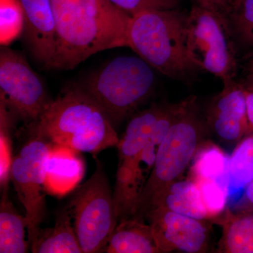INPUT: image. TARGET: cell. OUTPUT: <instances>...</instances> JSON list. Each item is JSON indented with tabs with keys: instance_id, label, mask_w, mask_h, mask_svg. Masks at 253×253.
<instances>
[{
	"instance_id": "6da1fadb",
	"label": "cell",
	"mask_w": 253,
	"mask_h": 253,
	"mask_svg": "<svg viewBox=\"0 0 253 253\" xmlns=\"http://www.w3.org/2000/svg\"><path fill=\"white\" fill-rule=\"evenodd\" d=\"M56 51L50 69L68 71L92 55L128 47L131 16L108 0H51Z\"/></svg>"
},
{
	"instance_id": "7a4b0ae2",
	"label": "cell",
	"mask_w": 253,
	"mask_h": 253,
	"mask_svg": "<svg viewBox=\"0 0 253 253\" xmlns=\"http://www.w3.org/2000/svg\"><path fill=\"white\" fill-rule=\"evenodd\" d=\"M31 126L33 135L94 156L120 141L109 116L79 84L63 89Z\"/></svg>"
},
{
	"instance_id": "3957f363",
	"label": "cell",
	"mask_w": 253,
	"mask_h": 253,
	"mask_svg": "<svg viewBox=\"0 0 253 253\" xmlns=\"http://www.w3.org/2000/svg\"><path fill=\"white\" fill-rule=\"evenodd\" d=\"M188 13L179 8L150 9L131 16L128 47L164 76L190 83L200 71L186 45Z\"/></svg>"
},
{
	"instance_id": "277c9868",
	"label": "cell",
	"mask_w": 253,
	"mask_h": 253,
	"mask_svg": "<svg viewBox=\"0 0 253 253\" xmlns=\"http://www.w3.org/2000/svg\"><path fill=\"white\" fill-rule=\"evenodd\" d=\"M156 83L155 69L144 60L139 56H121L91 73L79 85L116 126L149 99Z\"/></svg>"
},
{
	"instance_id": "5b68a950",
	"label": "cell",
	"mask_w": 253,
	"mask_h": 253,
	"mask_svg": "<svg viewBox=\"0 0 253 253\" xmlns=\"http://www.w3.org/2000/svg\"><path fill=\"white\" fill-rule=\"evenodd\" d=\"M208 131L201 117L196 96H190L158 149L156 161L145 183L135 217L144 215L154 200L169 184L181 179L191 166Z\"/></svg>"
},
{
	"instance_id": "8992f818",
	"label": "cell",
	"mask_w": 253,
	"mask_h": 253,
	"mask_svg": "<svg viewBox=\"0 0 253 253\" xmlns=\"http://www.w3.org/2000/svg\"><path fill=\"white\" fill-rule=\"evenodd\" d=\"M186 45L193 62L224 82L237 73L235 44L222 13L195 4L188 12Z\"/></svg>"
},
{
	"instance_id": "52a82bcc",
	"label": "cell",
	"mask_w": 253,
	"mask_h": 253,
	"mask_svg": "<svg viewBox=\"0 0 253 253\" xmlns=\"http://www.w3.org/2000/svg\"><path fill=\"white\" fill-rule=\"evenodd\" d=\"M70 208L83 253L104 252L118 220L112 189L99 161L92 175L76 188Z\"/></svg>"
},
{
	"instance_id": "ba28073f",
	"label": "cell",
	"mask_w": 253,
	"mask_h": 253,
	"mask_svg": "<svg viewBox=\"0 0 253 253\" xmlns=\"http://www.w3.org/2000/svg\"><path fill=\"white\" fill-rule=\"evenodd\" d=\"M0 101L31 125L52 101L42 80L24 55L8 46L0 49Z\"/></svg>"
},
{
	"instance_id": "9c48e42d",
	"label": "cell",
	"mask_w": 253,
	"mask_h": 253,
	"mask_svg": "<svg viewBox=\"0 0 253 253\" xmlns=\"http://www.w3.org/2000/svg\"><path fill=\"white\" fill-rule=\"evenodd\" d=\"M51 142L33 135L13 158L11 181L19 201L26 210L28 241L36 239L46 215L44 164Z\"/></svg>"
},
{
	"instance_id": "30bf717a",
	"label": "cell",
	"mask_w": 253,
	"mask_h": 253,
	"mask_svg": "<svg viewBox=\"0 0 253 253\" xmlns=\"http://www.w3.org/2000/svg\"><path fill=\"white\" fill-rule=\"evenodd\" d=\"M145 218L152 228L161 253L174 251L187 253L207 252L209 221L195 219L159 208L151 209Z\"/></svg>"
},
{
	"instance_id": "8fae6325",
	"label": "cell",
	"mask_w": 253,
	"mask_h": 253,
	"mask_svg": "<svg viewBox=\"0 0 253 253\" xmlns=\"http://www.w3.org/2000/svg\"><path fill=\"white\" fill-rule=\"evenodd\" d=\"M222 83V89L208 106L205 121L208 131L219 140L238 144L249 134L246 90L234 79Z\"/></svg>"
},
{
	"instance_id": "7c38bea8",
	"label": "cell",
	"mask_w": 253,
	"mask_h": 253,
	"mask_svg": "<svg viewBox=\"0 0 253 253\" xmlns=\"http://www.w3.org/2000/svg\"><path fill=\"white\" fill-rule=\"evenodd\" d=\"M24 14L23 38L32 59L50 69L56 51V31L51 0H19Z\"/></svg>"
},
{
	"instance_id": "4fadbf2b",
	"label": "cell",
	"mask_w": 253,
	"mask_h": 253,
	"mask_svg": "<svg viewBox=\"0 0 253 253\" xmlns=\"http://www.w3.org/2000/svg\"><path fill=\"white\" fill-rule=\"evenodd\" d=\"M80 151L51 144L44 164V189L52 196H65L78 187L85 171Z\"/></svg>"
},
{
	"instance_id": "5bb4252c",
	"label": "cell",
	"mask_w": 253,
	"mask_h": 253,
	"mask_svg": "<svg viewBox=\"0 0 253 253\" xmlns=\"http://www.w3.org/2000/svg\"><path fill=\"white\" fill-rule=\"evenodd\" d=\"M167 104H155L132 115L117 146L119 165L137 170L138 159Z\"/></svg>"
},
{
	"instance_id": "9a60e30c",
	"label": "cell",
	"mask_w": 253,
	"mask_h": 253,
	"mask_svg": "<svg viewBox=\"0 0 253 253\" xmlns=\"http://www.w3.org/2000/svg\"><path fill=\"white\" fill-rule=\"evenodd\" d=\"M157 208L195 219L209 221L199 185L190 178L179 179L167 186L154 200L146 214L151 209Z\"/></svg>"
},
{
	"instance_id": "2e32d148",
	"label": "cell",
	"mask_w": 253,
	"mask_h": 253,
	"mask_svg": "<svg viewBox=\"0 0 253 253\" xmlns=\"http://www.w3.org/2000/svg\"><path fill=\"white\" fill-rule=\"evenodd\" d=\"M212 222L222 230L217 253H253V210L227 208Z\"/></svg>"
},
{
	"instance_id": "e0dca14e",
	"label": "cell",
	"mask_w": 253,
	"mask_h": 253,
	"mask_svg": "<svg viewBox=\"0 0 253 253\" xmlns=\"http://www.w3.org/2000/svg\"><path fill=\"white\" fill-rule=\"evenodd\" d=\"M104 252L161 253L151 225L137 217L119 221Z\"/></svg>"
},
{
	"instance_id": "ac0fdd59",
	"label": "cell",
	"mask_w": 253,
	"mask_h": 253,
	"mask_svg": "<svg viewBox=\"0 0 253 253\" xmlns=\"http://www.w3.org/2000/svg\"><path fill=\"white\" fill-rule=\"evenodd\" d=\"M72 216L67 211L61 212L51 228L40 229L31 244L34 253H83L76 235Z\"/></svg>"
},
{
	"instance_id": "d6986e66",
	"label": "cell",
	"mask_w": 253,
	"mask_h": 253,
	"mask_svg": "<svg viewBox=\"0 0 253 253\" xmlns=\"http://www.w3.org/2000/svg\"><path fill=\"white\" fill-rule=\"evenodd\" d=\"M229 156L218 145L205 139L189 168L190 179L218 181L229 191Z\"/></svg>"
},
{
	"instance_id": "ffe728a7",
	"label": "cell",
	"mask_w": 253,
	"mask_h": 253,
	"mask_svg": "<svg viewBox=\"0 0 253 253\" xmlns=\"http://www.w3.org/2000/svg\"><path fill=\"white\" fill-rule=\"evenodd\" d=\"M7 193H1L0 204V253H27L30 244L25 239L27 229L26 216L18 214Z\"/></svg>"
},
{
	"instance_id": "44dd1931",
	"label": "cell",
	"mask_w": 253,
	"mask_h": 253,
	"mask_svg": "<svg viewBox=\"0 0 253 253\" xmlns=\"http://www.w3.org/2000/svg\"><path fill=\"white\" fill-rule=\"evenodd\" d=\"M229 199L246 189L253 179V132L243 138L229 161Z\"/></svg>"
},
{
	"instance_id": "7402d4cb",
	"label": "cell",
	"mask_w": 253,
	"mask_h": 253,
	"mask_svg": "<svg viewBox=\"0 0 253 253\" xmlns=\"http://www.w3.org/2000/svg\"><path fill=\"white\" fill-rule=\"evenodd\" d=\"M224 15L236 50L253 48V0H234Z\"/></svg>"
},
{
	"instance_id": "603a6c76",
	"label": "cell",
	"mask_w": 253,
	"mask_h": 253,
	"mask_svg": "<svg viewBox=\"0 0 253 253\" xmlns=\"http://www.w3.org/2000/svg\"><path fill=\"white\" fill-rule=\"evenodd\" d=\"M18 116L0 101V185L2 192L8 191L12 165L11 131Z\"/></svg>"
},
{
	"instance_id": "cb8c5ba5",
	"label": "cell",
	"mask_w": 253,
	"mask_h": 253,
	"mask_svg": "<svg viewBox=\"0 0 253 253\" xmlns=\"http://www.w3.org/2000/svg\"><path fill=\"white\" fill-rule=\"evenodd\" d=\"M24 14L19 0H0V44L8 46L22 36Z\"/></svg>"
},
{
	"instance_id": "d4e9b609",
	"label": "cell",
	"mask_w": 253,
	"mask_h": 253,
	"mask_svg": "<svg viewBox=\"0 0 253 253\" xmlns=\"http://www.w3.org/2000/svg\"><path fill=\"white\" fill-rule=\"evenodd\" d=\"M196 183L199 185L203 204L208 213V219L212 222L228 208L229 191L216 181H200Z\"/></svg>"
},
{
	"instance_id": "484cf974",
	"label": "cell",
	"mask_w": 253,
	"mask_h": 253,
	"mask_svg": "<svg viewBox=\"0 0 253 253\" xmlns=\"http://www.w3.org/2000/svg\"><path fill=\"white\" fill-rule=\"evenodd\" d=\"M121 11L133 16L146 10H168L179 8L180 0H108Z\"/></svg>"
},
{
	"instance_id": "4316f807",
	"label": "cell",
	"mask_w": 253,
	"mask_h": 253,
	"mask_svg": "<svg viewBox=\"0 0 253 253\" xmlns=\"http://www.w3.org/2000/svg\"><path fill=\"white\" fill-rule=\"evenodd\" d=\"M196 4L225 14L234 0H194Z\"/></svg>"
},
{
	"instance_id": "83f0119b",
	"label": "cell",
	"mask_w": 253,
	"mask_h": 253,
	"mask_svg": "<svg viewBox=\"0 0 253 253\" xmlns=\"http://www.w3.org/2000/svg\"><path fill=\"white\" fill-rule=\"evenodd\" d=\"M233 210H253V179L246 186L242 197Z\"/></svg>"
},
{
	"instance_id": "f1b7e54d",
	"label": "cell",
	"mask_w": 253,
	"mask_h": 253,
	"mask_svg": "<svg viewBox=\"0 0 253 253\" xmlns=\"http://www.w3.org/2000/svg\"><path fill=\"white\" fill-rule=\"evenodd\" d=\"M246 90V106H247L248 121L249 125V134L253 132V89Z\"/></svg>"
},
{
	"instance_id": "f546056e",
	"label": "cell",
	"mask_w": 253,
	"mask_h": 253,
	"mask_svg": "<svg viewBox=\"0 0 253 253\" xmlns=\"http://www.w3.org/2000/svg\"><path fill=\"white\" fill-rule=\"evenodd\" d=\"M246 70L249 74H253V50L246 57Z\"/></svg>"
},
{
	"instance_id": "4dcf8cb0",
	"label": "cell",
	"mask_w": 253,
	"mask_h": 253,
	"mask_svg": "<svg viewBox=\"0 0 253 253\" xmlns=\"http://www.w3.org/2000/svg\"><path fill=\"white\" fill-rule=\"evenodd\" d=\"M244 86L246 89H253V74H249Z\"/></svg>"
}]
</instances>
